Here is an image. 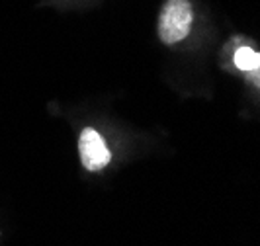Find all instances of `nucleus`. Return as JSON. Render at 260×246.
<instances>
[{
  "label": "nucleus",
  "instance_id": "obj_1",
  "mask_svg": "<svg viewBox=\"0 0 260 246\" xmlns=\"http://www.w3.org/2000/svg\"><path fill=\"white\" fill-rule=\"evenodd\" d=\"M192 27V6L188 0H167L158 16V38L165 45L182 41Z\"/></svg>",
  "mask_w": 260,
  "mask_h": 246
},
{
  "label": "nucleus",
  "instance_id": "obj_3",
  "mask_svg": "<svg viewBox=\"0 0 260 246\" xmlns=\"http://www.w3.org/2000/svg\"><path fill=\"white\" fill-rule=\"evenodd\" d=\"M235 66L239 68V71H243V73H248V71H254V68H258L260 66V53L254 51L252 47H239L237 51H235Z\"/></svg>",
  "mask_w": 260,
  "mask_h": 246
},
{
  "label": "nucleus",
  "instance_id": "obj_2",
  "mask_svg": "<svg viewBox=\"0 0 260 246\" xmlns=\"http://www.w3.org/2000/svg\"><path fill=\"white\" fill-rule=\"evenodd\" d=\"M78 153H80L82 166L88 172H100L112 160V155H110V151L106 147V141L102 139V135L96 129H92V127H86L80 133V137H78Z\"/></svg>",
  "mask_w": 260,
  "mask_h": 246
},
{
  "label": "nucleus",
  "instance_id": "obj_4",
  "mask_svg": "<svg viewBox=\"0 0 260 246\" xmlns=\"http://www.w3.org/2000/svg\"><path fill=\"white\" fill-rule=\"evenodd\" d=\"M245 77H247V80L250 82V84H254L256 88H260V66L258 68H254V71L245 73Z\"/></svg>",
  "mask_w": 260,
  "mask_h": 246
}]
</instances>
